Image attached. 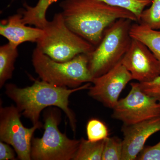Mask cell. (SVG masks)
<instances>
[{
    "instance_id": "cell-9",
    "label": "cell",
    "mask_w": 160,
    "mask_h": 160,
    "mask_svg": "<svg viewBox=\"0 0 160 160\" xmlns=\"http://www.w3.org/2000/svg\"><path fill=\"white\" fill-rule=\"evenodd\" d=\"M132 80L131 74L120 61L106 73L93 78L88 94L107 108L113 109L121 92Z\"/></svg>"
},
{
    "instance_id": "cell-2",
    "label": "cell",
    "mask_w": 160,
    "mask_h": 160,
    "mask_svg": "<svg viewBox=\"0 0 160 160\" xmlns=\"http://www.w3.org/2000/svg\"><path fill=\"white\" fill-rule=\"evenodd\" d=\"M91 83L74 88L58 87L43 81L34 80L31 86L19 88L13 84L5 85V93L16 104L22 115L29 119L32 125L40 122L41 112L52 106L58 107L69 119L72 131L75 132L77 120L69 107V98L73 92L89 89Z\"/></svg>"
},
{
    "instance_id": "cell-22",
    "label": "cell",
    "mask_w": 160,
    "mask_h": 160,
    "mask_svg": "<svg viewBox=\"0 0 160 160\" xmlns=\"http://www.w3.org/2000/svg\"><path fill=\"white\" fill-rule=\"evenodd\" d=\"M136 160H160V141L154 146L144 147Z\"/></svg>"
},
{
    "instance_id": "cell-16",
    "label": "cell",
    "mask_w": 160,
    "mask_h": 160,
    "mask_svg": "<svg viewBox=\"0 0 160 160\" xmlns=\"http://www.w3.org/2000/svg\"><path fill=\"white\" fill-rule=\"evenodd\" d=\"M104 140L91 142L82 138L73 160H102Z\"/></svg>"
},
{
    "instance_id": "cell-19",
    "label": "cell",
    "mask_w": 160,
    "mask_h": 160,
    "mask_svg": "<svg viewBox=\"0 0 160 160\" xmlns=\"http://www.w3.org/2000/svg\"><path fill=\"white\" fill-rule=\"evenodd\" d=\"M123 149L122 140L108 137L104 140L102 160H122Z\"/></svg>"
},
{
    "instance_id": "cell-6",
    "label": "cell",
    "mask_w": 160,
    "mask_h": 160,
    "mask_svg": "<svg viewBox=\"0 0 160 160\" xmlns=\"http://www.w3.org/2000/svg\"><path fill=\"white\" fill-rule=\"evenodd\" d=\"M132 22L122 18L112 23L105 30L97 47L88 54V67L93 78L106 73L122 58L131 42Z\"/></svg>"
},
{
    "instance_id": "cell-7",
    "label": "cell",
    "mask_w": 160,
    "mask_h": 160,
    "mask_svg": "<svg viewBox=\"0 0 160 160\" xmlns=\"http://www.w3.org/2000/svg\"><path fill=\"white\" fill-rule=\"evenodd\" d=\"M22 113L16 106L0 107V141L14 149L20 160H31L32 140L37 129L43 126L41 122L30 128L23 126Z\"/></svg>"
},
{
    "instance_id": "cell-8",
    "label": "cell",
    "mask_w": 160,
    "mask_h": 160,
    "mask_svg": "<svg viewBox=\"0 0 160 160\" xmlns=\"http://www.w3.org/2000/svg\"><path fill=\"white\" fill-rule=\"evenodd\" d=\"M128 95L119 100L112 109V117L131 125L160 116V103L141 89L139 82L131 83Z\"/></svg>"
},
{
    "instance_id": "cell-11",
    "label": "cell",
    "mask_w": 160,
    "mask_h": 160,
    "mask_svg": "<svg viewBox=\"0 0 160 160\" xmlns=\"http://www.w3.org/2000/svg\"><path fill=\"white\" fill-rule=\"evenodd\" d=\"M122 160H135L145 147L147 140L160 131V116L140 122L124 125Z\"/></svg>"
},
{
    "instance_id": "cell-5",
    "label": "cell",
    "mask_w": 160,
    "mask_h": 160,
    "mask_svg": "<svg viewBox=\"0 0 160 160\" xmlns=\"http://www.w3.org/2000/svg\"><path fill=\"white\" fill-rule=\"evenodd\" d=\"M59 108H46L43 113L44 132L41 138H32L31 158L34 160H73L80 140L71 139L59 129L62 121Z\"/></svg>"
},
{
    "instance_id": "cell-20",
    "label": "cell",
    "mask_w": 160,
    "mask_h": 160,
    "mask_svg": "<svg viewBox=\"0 0 160 160\" xmlns=\"http://www.w3.org/2000/svg\"><path fill=\"white\" fill-rule=\"evenodd\" d=\"M88 140L91 142H98L109 137L108 127L104 122L98 119L91 118L88 121L86 126Z\"/></svg>"
},
{
    "instance_id": "cell-3",
    "label": "cell",
    "mask_w": 160,
    "mask_h": 160,
    "mask_svg": "<svg viewBox=\"0 0 160 160\" xmlns=\"http://www.w3.org/2000/svg\"><path fill=\"white\" fill-rule=\"evenodd\" d=\"M32 63L42 80L58 87L74 89L83 84L92 83L94 78L88 67V54L82 53L70 61L59 62L37 47L32 53Z\"/></svg>"
},
{
    "instance_id": "cell-4",
    "label": "cell",
    "mask_w": 160,
    "mask_h": 160,
    "mask_svg": "<svg viewBox=\"0 0 160 160\" xmlns=\"http://www.w3.org/2000/svg\"><path fill=\"white\" fill-rule=\"evenodd\" d=\"M42 29L44 33L37 42V47L57 62L70 61L78 55L89 54L95 48L68 28L62 13L55 14Z\"/></svg>"
},
{
    "instance_id": "cell-1",
    "label": "cell",
    "mask_w": 160,
    "mask_h": 160,
    "mask_svg": "<svg viewBox=\"0 0 160 160\" xmlns=\"http://www.w3.org/2000/svg\"><path fill=\"white\" fill-rule=\"evenodd\" d=\"M60 6L66 26L94 46L102 41L106 28L117 20L128 19L138 22L136 16L129 10L99 0H64Z\"/></svg>"
},
{
    "instance_id": "cell-12",
    "label": "cell",
    "mask_w": 160,
    "mask_h": 160,
    "mask_svg": "<svg viewBox=\"0 0 160 160\" xmlns=\"http://www.w3.org/2000/svg\"><path fill=\"white\" fill-rule=\"evenodd\" d=\"M22 18L20 12L2 20L0 23V34L16 47L26 42H37L44 33L43 29L26 26Z\"/></svg>"
},
{
    "instance_id": "cell-17",
    "label": "cell",
    "mask_w": 160,
    "mask_h": 160,
    "mask_svg": "<svg viewBox=\"0 0 160 160\" xmlns=\"http://www.w3.org/2000/svg\"><path fill=\"white\" fill-rule=\"evenodd\" d=\"M138 23L153 30H160V0H152L151 6L143 10Z\"/></svg>"
},
{
    "instance_id": "cell-23",
    "label": "cell",
    "mask_w": 160,
    "mask_h": 160,
    "mask_svg": "<svg viewBox=\"0 0 160 160\" xmlns=\"http://www.w3.org/2000/svg\"><path fill=\"white\" fill-rule=\"evenodd\" d=\"M14 149L10 145L0 141V160H15Z\"/></svg>"
},
{
    "instance_id": "cell-14",
    "label": "cell",
    "mask_w": 160,
    "mask_h": 160,
    "mask_svg": "<svg viewBox=\"0 0 160 160\" xmlns=\"http://www.w3.org/2000/svg\"><path fill=\"white\" fill-rule=\"evenodd\" d=\"M18 56V47L9 42L0 47V88L12 78L14 63Z\"/></svg>"
},
{
    "instance_id": "cell-18",
    "label": "cell",
    "mask_w": 160,
    "mask_h": 160,
    "mask_svg": "<svg viewBox=\"0 0 160 160\" xmlns=\"http://www.w3.org/2000/svg\"><path fill=\"white\" fill-rule=\"evenodd\" d=\"M107 5L129 10L136 16L138 22L145 7L152 0H99Z\"/></svg>"
},
{
    "instance_id": "cell-13",
    "label": "cell",
    "mask_w": 160,
    "mask_h": 160,
    "mask_svg": "<svg viewBox=\"0 0 160 160\" xmlns=\"http://www.w3.org/2000/svg\"><path fill=\"white\" fill-rule=\"evenodd\" d=\"M129 33L132 38L138 40L146 45L160 64V30H153L138 23L132 25Z\"/></svg>"
},
{
    "instance_id": "cell-21",
    "label": "cell",
    "mask_w": 160,
    "mask_h": 160,
    "mask_svg": "<svg viewBox=\"0 0 160 160\" xmlns=\"http://www.w3.org/2000/svg\"><path fill=\"white\" fill-rule=\"evenodd\" d=\"M141 89L160 103V75L151 81L140 83Z\"/></svg>"
},
{
    "instance_id": "cell-15",
    "label": "cell",
    "mask_w": 160,
    "mask_h": 160,
    "mask_svg": "<svg viewBox=\"0 0 160 160\" xmlns=\"http://www.w3.org/2000/svg\"><path fill=\"white\" fill-rule=\"evenodd\" d=\"M58 0H39L34 7L24 4L26 10L21 12L24 23L34 25L37 28L42 29L48 21L46 18V10L52 3Z\"/></svg>"
},
{
    "instance_id": "cell-10",
    "label": "cell",
    "mask_w": 160,
    "mask_h": 160,
    "mask_svg": "<svg viewBox=\"0 0 160 160\" xmlns=\"http://www.w3.org/2000/svg\"><path fill=\"white\" fill-rule=\"evenodd\" d=\"M138 82L151 81L160 75V64L146 45L132 38L128 50L121 61Z\"/></svg>"
}]
</instances>
